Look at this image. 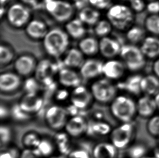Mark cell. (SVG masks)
I'll return each instance as SVG.
<instances>
[{"label":"cell","instance_id":"6da1fadb","mask_svg":"<svg viewBox=\"0 0 159 158\" xmlns=\"http://www.w3.org/2000/svg\"><path fill=\"white\" fill-rule=\"evenodd\" d=\"M112 115L122 123L134 121L137 114L136 100L129 95L116 96L110 107Z\"/></svg>","mask_w":159,"mask_h":158},{"label":"cell","instance_id":"7a4b0ae2","mask_svg":"<svg viewBox=\"0 0 159 158\" xmlns=\"http://www.w3.org/2000/svg\"><path fill=\"white\" fill-rule=\"evenodd\" d=\"M107 16L112 27L120 31L126 32L135 21V13L124 3L112 5L108 9Z\"/></svg>","mask_w":159,"mask_h":158},{"label":"cell","instance_id":"3957f363","mask_svg":"<svg viewBox=\"0 0 159 158\" xmlns=\"http://www.w3.org/2000/svg\"><path fill=\"white\" fill-rule=\"evenodd\" d=\"M119 56L127 71L131 73H139L146 66L147 59L138 45H122Z\"/></svg>","mask_w":159,"mask_h":158},{"label":"cell","instance_id":"277c9868","mask_svg":"<svg viewBox=\"0 0 159 158\" xmlns=\"http://www.w3.org/2000/svg\"><path fill=\"white\" fill-rule=\"evenodd\" d=\"M69 35L60 28H54L48 32L43 38L46 52L53 58H58L65 53L69 47Z\"/></svg>","mask_w":159,"mask_h":158},{"label":"cell","instance_id":"5b68a950","mask_svg":"<svg viewBox=\"0 0 159 158\" xmlns=\"http://www.w3.org/2000/svg\"><path fill=\"white\" fill-rule=\"evenodd\" d=\"M136 132L135 122L122 123L111 133V143L118 150L127 149L135 141Z\"/></svg>","mask_w":159,"mask_h":158},{"label":"cell","instance_id":"8992f818","mask_svg":"<svg viewBox=\"0 0 159 158\" xmlns=\"http://www.w3.org/2000/svg\"><path fill=\"white\" fill-rule=\"evenodd\" d=\"M46 8L54 19L61 23L69 21L75 12L73 6L63 0H47Z\"/></svg>","mask_w":159,"mask_h":158},{"label":"cell","instance_id":"52a82bcc","mask_svg":"<svg viewBox=\"0 0 159 158\" xmlns=\"http://www.w3.org/2000/svg\"><path fill=\"white\" fill-rule=\"evenodd\" d=\"M118 88L107 79H101L93 83L91 87L93 96L100 103L112 102L117 96Z\"/></svg>","mask_w":159,"mask_h":158},{"label":"cell","instance_id":"ba28073f","mask_svg":"<svg viewBox=\"0 0 159 158\" xmlns=\"http://www.w3.org/2000/svg\"><path fill=\"white\" fill-rule=\"evenodd\" d=\"M30 18V11L20 3L11 5L7 12V19L9 24L15 28H21L26 26Z\"/></svg>","mask_w":159,"mask_h":158},{"label":"cell","instance_id":"9c48e42d","mask_svg":"<svg viewBox=\"0 0 159 158\" xmlns=\"http://www.w3.org/2000/svg\"><path fill=\"white\" fill-rule=\"evenodd\" d=\"M143 75L140 73H132L131 75L120 81L117 87L131 96L139 97L142 95L141 81Z\"/></svg>","mask_w":159,"mask_h":158},{"label":"cell","instance_id":"30bf717a","mask_svg":"<svg viewBox=\"0 0 159 158\" xmlns=\"http://www.w3.org/2000/svg\"><path fill=\"white\" fill-rule=\"evenodd\" d=\"M137 114L140 117L149 119L157 111V106L153 96L142 94L136 100Z\"/></svg>","mask_w":159,"mask_h":158},{"label":"cell","instance_id":"8fae6325","mask_svg":"<svg viewBox=\"0 0 159 158\" xmlns=\"http://www.w3.org/2000/svg\"><path fill=\"white\" fill-rule=\"evenodd\" d=\"M45 118L48 125L54 129H61L66 124V112L62 107H50L46 113Z\"/></svg>","mask_w":159,"mask_h":158},{"label":"cell","instance_id":"7c38bea8","mask_svg":"<svg viewBox=\"0 0 159 158\" xmlns=\"http://www.w3.org/2000/svg\"><path fill=\"white\" fill-rule=\"evenodd\" d=\"M37 65L34 57L30 54L20 56L14 63V67L16 73L23 77L29 76L35 72Z\"/></svg>","mask_w":159,"mask_h":158},{"label":"cell","instance_id":"4fadbf2b","mask_svg":"<svg viewBox=\"0 0 159 158\" xmlns=\"http://www.w3.org/2000/svg\"><path fill=\"white\" fill-rule=\"evenodd\" d=\"M122 46L117 40L110 37H102L99 42V52L107 59H113L120 55Z\"/></svg>","mask_w":159,"mask_h":158},{"label":"cell","instance_id":"5bb4252c","mask_svg":"<svg viewBox=\"0 0 159 158\" xmlns=\"http://www.w3.org/2000/svg\"><path fill=\"white\" fill-rule=\"evenodd\" d=\"M127 71L121 60L110 59L104 64L103 74L107 79L118 80L122 79Z\"/></svg>","mask_w":159,"mask_h":158},{"label":"cell","instance_id":"9a60e30c","mask_svg":"<svg viewBox=\"0 0 159 158\" xmlns=\"http://www.w3.org/2000/svg\"><path fill=\"white\" fill-rule=\"evenodd\" d=\"M104 64L96 59H90L85 61L80 68V73L84 79H92L103 74Z\"/></svg>","mask_w":159,"mask_h":158},{"label":"cell","instance_id":"2e32d148","mask_svg":"<svg viewBox=\"0 0 159 158\" xmlns=\"http://www.w3.org/2000/svg\"><path fill=\"white\" fill-rule=\"evenodd\" d=\"M93 98V94L84 86L75 87L71 95V103L75 107L83 109L88 106Z\"/></svg>","mask_w":159,"mask_h":158},{"label":"cell","instance_id":"e0dca14e","mask_svg":"<svg viewBox=\"0 0 159 158\" xmlns=\"http://www.w3.org/2000/svg\"><path fill=\"white\" fill-rule=\"evenodd\" d=\"M140 47L147 59L155 60L159 58V37L147 35Z\"/></svg>","mask_w":159,"mask_h":158},{"label":"cell","instance_id":"ac0fdd59","mask_svg":"<svg viewBox=\"0 0 159 158\" xmlns=\"http://www.w3.org/2000/svg\"><path fill=\"white\" fill-rule=\"evenodd\" d=\"M43 105V100L36 93H27L22 98L19 106L26 113H34L39 111Z\"/></svg>","mask_w":159,"mask_h":158},{"label":"cell","instance_id":"d6986e66","mask_svg":"<svg viewBox=\"0 0 159 158\" xmlns=\"http://www.w3.org/2000/svg\"><path fill=\"white\" fill-rule=\"evenodd\" d=\"M48 31L45 23L39 20H33L26 25V34L34 40L43 39Z\"/></svg>","mask_w":159,"mask_h":158},{"label":"cell","instance_id":"ffe728a7","mask_svg":"<svg viewBox=\"0 0 159 158\" xmlns=\"http://www.w3.org/2000/svg\"><path fill=\"white\" fill-rule=\"evenodd\" d=\"M142 94L154 96L159 92V78L154 74L143 75L141 81Z\"/></svg>","mask_w":159,"mask_h":158},{"label":"cell","instance_id":"44dd1931","mask_svg":"<svg viewBox=\"0 0 159 158\" xmlns=\"http://www.w3.org/2000/svg\"><path fill=\"white\" fill-rule=\"evenodd\" d=\"M21 83V78L15 73L7 72L0 76V89L2 92L14 91L19 88Z\"/></svg>","mask_w":159,"mask_h":158},{"label":"cell","instance_id":"7402d4cb","mask_svg":"<svg viewBox=\"0 0 159 158\" xmlns=\"http://www.w3.org/2000/svg\"><path fill=\"white\" fill-rule=\"evenodd\" d=\"M59 80L62 85L69 87H77L81 82L78 74L70 68L61 69L59 72Z\"/></svg>","mask_w":159,"mask_h":158},{"label":"cell","instance_id":"603a6c76","mask_svg":"<svg viewBox=\"0 0 159 158\" xmlns=\"http://www.w3.org/2000/svg\"><path fill=\"white\" fill-rule=\"evenodd\" d=\"M65 127L69 134L72 137H78L87 129L88 125L84 118L75 116L67 121Z\"/></svg>","mask_w":159,"mask_h":158},{"label":"cell","instance_id":"cb8c5ba5","mask_svg":"<svg viewBox=\"0 0 159 158\" xmlns=\"http://www.w3.org/2000/svg\"><path fill=\"white\" fill-rule=\"evenodd\" d=\"M84 54L80 49L73 48L69 49L64 59V64L67 68H80L85 62Z\"/></svg>","mask_w":159,"mask_h":158},{"label":"cell","instance_id":"d4e9b609","mask_svg":"<svg viewBox=\"0 0 159 158\" xmlns=\"http://www.w3.org/2000/svg\"><path fill=\"white\" fill-rule=\"evenodd\" d=\"M65 29L69 36L75 40L83 39L86 32L84 24L80 19L70 20L65 26Z\"/></svg>","mask_w":159,"mask_h":158},{"label":"cell","instance_id":"484cf974","mask_svg":"<svg viewBox=\"0 0 159 158\" xmlns=\"http://www.w3.org/2000/svg\"><path fill=\"white\" fill-rule=\"evenodd\" d=\"M148 34L144 27L134 24L126 31V39L129 43L132 45H141Z\"/></svg>","mask_w":159,"mask_h":158},{"label":"cell","instance_id":"4316f807","mask_svg":"<svg viewBox=\"0 0 159 158\" xmlns=\"http://www.w3.org/2000/svg\"><path fill=\"white\" fill-rule=\"evenodd\" d=\"M118 149L112 143H102L95 146L93 151L95 158H116Z\"/></svg>","mask_w":159,"mask_h":158},{"label":"cell","instance_id":"83f0119b","mask_svg":"<svg viewBox=\"0 0 159 158\" xmlns=\"http://www.w3.org/2000/svg\"><path fill=\"white\" fill-rule=\"evenodd\" d=\"M78 47L85 55H95L99 51V42L93 37H83L80 41Z\"/></svg>","mask_w":159,"mask_h":158},{"label":"cell","instance_id":"f1b7e54d","mask_svg":"<svg viewBox=\"0 0 159 158\" xmlns=\"http://www.w3.org/2000/svg\"><path fill=\"white\" fill-rule=\"evenodd\" d=\"M148 146L143 141H136L131 143L127 148L128 158H142L148 154Z\"/></svg>","mask_w":159,"mask_h":158},{"label":"cell","instance_id":"f546056e","mask_svg":"<svg viewBox=\"0 0 159 158\" xmlns=\"http://www.w3.org/2000/svg\"><path fill=\"white\" fill-rule=\"evenodd\" d=\"M100 16L98 11L93 7H85L79 13V19L84 24L89 26L96 25L99 21Z\"/></svg>","mask_w":159,"mask_h":158},{"label":"cell","instance_id":"4dcf8cb0","mask_svg":"<svg viewBox=\"0 0 159 158\" xmlns=\"http://www.w3.org/2000/svg\"><path fill=\"white\" fill-rule=\"evenodd\" d=\"M143 27L150 35L159 37V14H149L144 19Z\"/></svg>","mask_w":159,"mask_h":158},{"label":"cell","instance_id":"1f68e13d","mask_svg":"<svg viewBox=\"0 0 159 158\" xmlns=\"http://www.w3.org/2000/svg\"><path fill=\"white\" fill-rule=\"evenodd\" d=\"M14 52L10 46L1 45L0 47V64L1 66H6L13 61Z\"/></svg>","mask_w":159,"mask_h":158},{"label":"cell","instance_id":"d6a6232c","mask_svg":"<svg viewBox=\"0 0 159 158\" xmlns=\"http://www.w3.org/2000/svg\"><path fill=\"white\" fill-rule=\"evenodd\" d=\"M113 27L108 20H102L95 25L94 31L95 34L100 37H107L111 32Z\"/></svg>","mask_w":159,"mask_h":158},{"label":"cell","instance_id":"836d02e7","mask_svg":"<svg viewBox=\"0 0 159 158\" xmlns=\"http://www.w3.org/2000/svg\"><path fill=\"white\" fill-rule=\"evenodd\" d=\"M146 130L151 137L159 139V114L149 118L146 124Z\"/></svg>","mask_w":159,"mask_h":158},{"label":"cell","instance_id":"e575fe53","mask_svg":"<svg viewBox=\"0 0 159 158\" xmlns=\"http://www.w3.org/2000/svg\"><path fill=\"white\" fill-rule=\"evenodd\" d=\"M88 128L92 133L100 135H106L109 134L111 130L109 124L102 122H93L89 126Z\"/></svg>","mask_w":159,"mask_h":158},{"label":"cell","instance_id":"d590c367","mask_svg":"<svg viewBox=\"0 0 159 158\" xmlns=\"http://www.w3.org/2000/svg\"><path fill=\"white\" fill-rule=\"evenodd\" d=\"M33 151L38 156H48L52 154L53 151V147L50 141L43 140H41L38 146Z\"/></svg>","mask_w":159,"mask_h":158},{"label":"cell","instance_id":"8d00e7d4","mask_svg":"<svg viewBox=\"0 0 159 158\" xmlns=\"http://www.w3.org/2000/svg\"><path fill=\"white\" fill-rule=\"evenodd\" d=\"M56 143L58 148L63 154H67L70 152V141L67 135L65 133H59L56 135Z\"/></svg>","mask_w":159,"mask_h":158},{"label":"cell","instance_id":"74e56055","mask_svg":"<svg viewBox=\"0 0 159 158\" xmlns=\"http://www.w3.org/2000/svg\"><path fill=\"white\" fill-rule=\"evenodd\" d=\"M40 141L41 140L38 135L34 133L26 134L23 138V143L25 146L28 147L34 148V149L38 146Z\"/></svg>","mask_w":159,"mask_h":158},{"label":"cell","instance_id":"f35d334b","mask_svg":"<svg viewBox=\"0 0 159 158\" xmlns=\"http://www.w3.org/2000/svg\"><path fill=\"white\" fill-rule=\"evenodd\" d=\"M144 0H131L129 2V7L135 14L142 13L146 11L147 3Z\"/></svg>","mask_w":159,"mask_h":158},{"label":"cell","instance_id":"ab89813d","mask_svg":"<svg viewBox=\"0 0 159 158\" xmlns=\"http://www.w3.org/2000/svg\"><path fill=\"white\" fill-rule=\"evenodd\" d=\"M11 137V129L7 126L2 125L0 128V138L1 146L6 145L10 141Z\"/></svg>","mask_w":159,"mask_h":158},{"label":"cell","instance_id":"60d3db41","mask_svg":"<svg viewBox=\"0 0 159 158\" xmlns=\"http://www.w3.org/2000/svg\"><path fill=\"white\" fill-rule=\"evenodd\" d=\"M91 6L97 9H109L111 6V0H89Z\"/></svg>","mask_w":159,"mask_h":158},{"label":"cell","instance_id":"b9f144b4","mask_svg":"<svg viewBox=\"0 0 159 158\" xmlns=\"http://www.w3.org/2000/svg\"><path fill=\"white\" fill-rule=\"evenodd\" d=\"M146 11L150 15L159 14V0H153L147 2Z\"/></svg>","mask_w":159,"mask_h":158},{"label":"cell","instance_id":"7bdbcfd3","mask_svg":"<svg viewBox=\"0 0 159 158\" xmlns=\"http://www.w3.org/2000/svg\"><path fill=\"white\" fill-rule=\"evenodd\" d=\"M12 113L13 116L17 119L25 120L28 118V114L23 111L20 107L19 105L13 107Z\"/></svg>","mask_w":159,"mask_h":158},{"label":"cell","instance_id":"ee69618b","mask_svg":"<svg viewBox=\"0 0 159 158\" xmlns=\"http://www.w3.org/2000/svg\"><path fill=\"white\" fill-rule=\"evenodd\" d=\"M25 89L27 91V93H36L38 90V85L35 80L30 79L26 81L25 83Z\"/></svg>","mask_w":159,"mask_h":158},{"label":"cell","instance_id":"f6af8a7d","mask_svg":"<svg viewBox=\"0 0 159 158\" xmlns=\"http://www.w3.org/2000/svg\"><path fill=\"white\" fill-rule=\"evenodd\" d=\"M69 158H90V156L86 151L77 150L71 152L69 155Z\"/></svg>","mask_w":159,"mask_h":158},{"label":"cell","instance_id":"bcb514c9","mask_svg":"<svg viewBox=\"0 0 159 158\" xmlns=\"http://www.w3.org/2000/svg\"><path fill=\"white\" fill-rule=\"evenodd\" d=\"M17 153L16 150H12L4 151L1 154L0 158H17Z\"/></svg>","mask_w":159,"mask_h":158},{"label":"cell","instance_id":"7dc6e473","mask_svg":"<svg viewBox=\"0 0 159 158\" xmlns=\"http://www.w3.org/2000/svg\"><path fill=\"white\" fill-rule=\"evenodd\" d=\"M21 158H38V156L33 150L27 149L22 153Z\"/></svg>","mask_w":159,"mask_h":158},{"label":"cell","instance_id":"c3c4849f","mask_svg":"<svg viewBox=\"0 0 159 158\" xmlns=\"http://www.w3.org/2000/svg\"><path fill=\"white\" fill-rule=\"evenodd\" d=\"M152 71L153 74L159 78V58L154 60L152 65Z\"/></svg>","mask_w":159,"mask_h":158},{"label":"cell","instance_id":"681fc988","mask_svg":"<svg viewBox=\"0 0 159 158\" xmlns=\"http://www.w3.org/2000/svg\"><path fill=\"white\" fill-rule=\"evenodd\" d=\"M8 114V111L7 109L6 108L1 106V109H0V116L1 118H5Z\"/></svg>","mask_w":159,"mask_h":158},{"label":"cell","instance_id":"f907efd6","mask_svg":"<svg viewBox=\"0 0 159 158\" xmlns=\"http://www.w3.org/2000/svg\"><path fill=\"white\" fill-rule=\"evenodd\" d=\"M20 1L25 4H28L30 6H35L37 4L38 0H20Z\"/></svg>","mask_w":159,"mask_h":158},{"label":"cell","instance_id":"816d5d0a","mask_svg":"<svg viewBox=\"0 0 159 158\" xmlns=\"http://www.w3.org/2000/svg\"><path fill=\"white\" fill-rule=\"evenodd\" d=\"M154 98L155 103H156V104L157 106V109L159 110V92Z\"/></svg>","mask_w":159,"mask_h":158},{"label":"cell","instance_id":"f5cc1de1","mask_svg":"<svg viewBox=\"0 0 159 158\" xmlns=\"http://www.w3.org/2000/svg\"><path fill=\"white\" fill-rule=\"evenodd\" d=\"M156 158L155 156H153V155H151V154H148L146 156H144L143 158Z\"/></svg>","mask_w":159,"mask_h":158},{"label":"cell","instance_id":"db71d44e","mask_svg":"<svg viewBox=\"0 0 159 158\" xmlns=\"http://www.w3.org/2000/svg\"><path fill=\"white\" fill-rule=\"evenodd\" d=\"M118 1H121V2H130L131 0H118Z\"/></svg>","mask_w":159,"mask_h":158},{"label":"cell","instance_id":"11a10c76","mask_svg":"<svg viewBox=\"0 0 159 158\" xmlns=\"http://www.w3.org/2000/svg\"><path fill=\"white\" fill-rule=\"evenodd\" d=\"M64 158L62 156H53L52 158Z\"/></svg>","mask_w":159,"mask_h":158},{"label":"cell","instance_id":"9f6ffc18","mask_svg":"<svg viewBox=\"0 0 159 158\" xmlns=\"http://www.w3.org/2000/svg\"><path fill=\"white\" fill-rule=\"evenodd\" d=\"M146 2H149V1H153V0H144Z\"/></svg>","mask_w":159,"mask_h":158},{"label":"cell","instance_id":"6f0895ef","mask_svg":"<svg viewBox=\"0 0 159 158\" xmlns=\"http://www.w3.org/2000/svg\"><path fill=\"white\" fill-rule=\"evenodd\" d=\"M72 1H78V0H72Z\"/></svg>","mask_w":159,"mask_h":158},{"label":"cell","instance_id":"680465c9","mask_svg":"<svg viewBox=\"0 0 159 158\" xmlns=\"http://www.w3.org/2000/svg\"></svg>","mask_w":159,"mask_h":158}]
</instances>
